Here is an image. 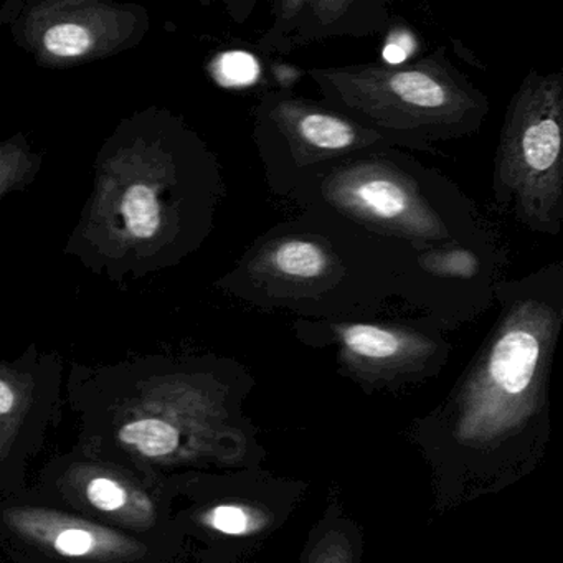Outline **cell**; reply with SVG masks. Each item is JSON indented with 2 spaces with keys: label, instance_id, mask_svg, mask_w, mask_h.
Listing matches in <instances>:
<instances>
[{
  "label": "cell",
  "instance_id": "cell-1",
  "mask_svg": "<svg viewBox=\"0 0 563 563\" xmlns=\"http://www.w3.org/2000/svg\"><path fill=\"white\" fill-rule=\"evenodd\" d=\"M311 77L329 108L387 144L421 147L467 136L487 113L484 95L438 55L410 67L329 68Z\"/></svg>",
  "mask_w": 563,
  "mask_h": 563
},
{
  "label": "cell",
  "instance_id": "cell-2",
  "mask_svg": "<svg viewBox=\"0 0 563 563\" xmlns=\"http://www.w3.org/2000/svg\"><path fill=\"white\" fill-rule=\"evenodd\" d=\"M562 77L530 75L507 108L494 167L496 202L547 235L562 225Z\"/></svg>",
  "mask_w": 563,
  "mask_h": 563
},
{
  "label": "cell",
  "instance_id": "cell-3",
  "mask_svg": "<svg viewBox=\"0 0 563 563\" xmlns=\"http://www.w3.org/2000/svg\"><path fill=\"white\" fill-rule=\"evenodd\" d=\"M503 319L467 398L463 431L486 437L523 410L562 322L560 275L532 276L506 289Z\"/></svg>",
  "mask_w": 563,
  "mask_h": 563
},
{
  "label": "cell",
  "instance_id": "cell-4",
  "mask_svg": "<svg viewBox=\"0 0 563 563\" xmlns=\"http://www.w3.org/2000/svg\"><path fill=\"white\" fill-rule=\"evenodd\" d=\"M314 197L352 223L390 239L418 243H453L450 220L431 206L411 174L385 157H349L328 164L312 177Z\"/></svg>",
  "mask_w": 563,
  "mask_h": 563
},
{
  "label": "cell",
  "instance_id": "cell-5",
  "mask_svg": "<svg viewBox=\"0 0 563 563\" xmlns=\"http://www.w3.org/2000/svg\"><path fill=\"white\" fill-rule=\"evenodd\" d=\"M173 157L153 147L118 154L104 170L93 209V225L121 252L146 249L173 229Z\"/></svg>",
  "mask_w": 563,
  "mask_h": 563
},
{
  "label": "cell",
  "instance_id": "cell-6",
  "mask_svg": "<svg viewBox=\"0 0 563 563\" xmlns=\"http://www.w3.org/2000/svg\"><path fill=\"white\" fill-rule=\"evenodd\" d=\"M263 140L283 144L286 159L295 169L338 163L358 151L390 146L377 133L342 117L332 108L314 107L302 100L273 98L263 114Z\"/></svg>",
  "mask_w": 563,
  "mask_h": 563
},
{
  "label": "cell",
  "instance_id": "cell-7",
  "mask_svg": "<svg viewBox=\"0 0 563 563\" xmlns=\"http://www.w3.org/2000/svg\"><path fill=\"white\" fill-rule=\"evenodd\" d=\"M134 31V15L87 0L45 2L32 9L27 37L42 58L75 64L120 47Z\"/></svg>",
  "mask_w": 563,
  "mask_h": 563
},
{
  "label": "cell",
  "instance_id": "cell-8",
  "mask_svg": "<svg viewBox=\"0 0 563 563\" xmlns=\"http://www.w3.org/2000/svg\"><path fill=\"white\" fill-rule=\"evenodd\" d=\"M246 265L253 291L265 292L275 305L318 302L322 291L345 278L344 263L324 240L268 239Z\"/></svg>",
  "mask_w": 563,
  "mask_h": 563
},
{
  "label": "cell",
  "instance_id": "cell-9",
  "mask_svg": "<svg viewBox=\"0 0 563 563\" xmlns=\"http://www.w3.org/2000/svg\"><path fill=\"white\" fill-rule=\"evenodd\" d=\"M345 351L368 362H388L407 354L420 339L404 331L374 324H347L339 328Z\"/></svg>",
  "mask_w": 563,
  "mask_h": 563
},
{
  "label": "cell",
  "instance_id": "cell-10",
  "mask_svg": "<svg viewBox=\"0 0 563 563\" xmlns=\"http://www.w3.org/2000/svg\"><path fill=\"white\" fill-rule=\"evenodd\" d=\"M120 438L147 457L173 454L180 443L179 430L161 418L130 421L121 427Z\"/></svg>",
  "mask_w": 563,
  "mask_h": 563
},
{
  "label": "cell",
  "instance_id": "cell-11",
  "mask_svg": "<svg viewBox=\"0 0 563 563\" xmlns=\"http://www.w3.org/2000/svg\"><path fill=\"white\" fill-rule=\"evenodd\" d=\"M212 75L222 87H252L262 77V65L249 52H225L213 60Z\"/></svg>",
  "mask_w": 563,
  "mask_h": 563
},
{
  "label": "cell",
  "instance_id": "cell-12",
  "mask_svg": "<svg viewBox=\"0 0 563 563\" xmlns=\"http://www.w3.org/2000/svg\"><path fill=\"white\" fill-rule=\"evenodd\" d=\"M31 169V157L24 146L15 143L0 146V197L14 189Z\"/></svg>",
  "mask_w": 563,
  "mask_h": 563
},
{
  "label": "cell",
  "instance_id": "cell-13",
  "mask_svg": "<svg viewBox=\"0 0 563 563\" xmlns=\"http://www.w3.org/2000/svg\"><path fill=\"white\" fill-rule=\"evenodd\" d=\"M87 496L95 507L101 510H118L126 504V493L117 481L108 477H97L90 481Z\"/></svg>",
  "mask_w": 563,
  "mask_h": 563
},
{
  "label": "cell",
  "instance_id": "cell-14",
  "mask_svg": "<svg viewBox=\"0 0 563 563\" xmlns=\"http://www.w3.org/2000/svg\"><path fill=\"white\" fill-rule=\"evenodd\" d=\"M210 526L229 536H242L252 529V517L243 507L220 506L210 514Z\"/></svg>",
  "mask_w": 563,
  "mask_h": 563
},
{
  "label": "cell",
  "instance_id": "cell-15",
  "mask_svg": "<svg viewBox=\"0 0 563 563\" xmlns=\"http://www.w3.org/2000/svg\"><path fill=\"white\" fill-rule=\"evenodd\" d=\"M95 539L90 532L81 529L64 530L55 540V549L65 556H84L95 547Z\"/></svg>",
  "mask_w": 563,
  "mask_h": 563
},
{
  "label": "cell",
  "instance_id": "cell-16",
  "mask_svg": "<svg viewBox=\"0 0 563 563\" xmlns=\"http://www.w3.org/2000/svg\"><path fill=\"white\" fill-rule=\"evenodd\" d=\"M415 51H417L415 38L408 32L398 31L394 32L388 38L384 51H382V57H384L385 64L390 65V67H400L413 55Z\"/></svg>",
  "mask_w": 563,
  "mask_h": 563
},
{
  "label": "cell",
  "instance_id": "cell-17",
  "mask_svg": "<svg viewBox=\"0 0 563 563\" xmlns=\"http://www.w3.org/2000/svg\"><path fill=\"white\" fill-rule=\"evenodd\" d=\"M15 401H18V395H15L14 388L0 378V415L14 410Z\"/></svg>",
  "mask_w": 563,
  "mask_h": 563
}]
</instances>
